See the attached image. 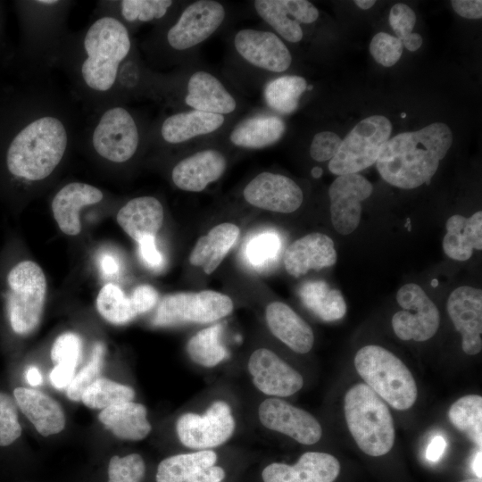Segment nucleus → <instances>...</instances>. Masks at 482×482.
<instances>
[{
	"label": "nucleus",
	"instance_id": "obj_1",
	"mask_svg": "<svg viewBox=\"0 0 482 482\" xmlns=\"http://www.w3.org/2000/svg\"><path fill=\"white\" fill-rule=\"evenodd\" d=\"M135 45L119 20L96 15L83 29L69 32L55 65L67 74L77 98L95 112L112 103L120 67Z\"/></svg>",
	"mask_w": 482,
	"mask_h": 482
},
{
	"label": "nucleus",
	"instance_id": "obj_2",
	"mask_svg": "<svg viewBox=\"0 0 482 482\" xmlns=\"http://www.w3.org/2000/svg\"><path fill=\"white\" fill-rule=\"evenodd\" d=\"M75 140V116L52 91L39 87L22 125L11 137L4 166L12 179L25 183L46 180L61 165Z\"/></svg>",
	"mask_w": 482,
	"mask_h": 482
},
{
	"label": "nucleus",
	"instance_id": "obj_3",
	"mask_svg": "<svg viewBox=\"0 0 482 482\" xmlns=\"http://www.w3.org/2000/svg\"><path fill=\"white\" fill-rule=\"evenodd\" d=\"M228 15L227 6L216 0L179 4L170 17L154 28L141 48L152 66L184 64L194 50L223 26Z\"/></svg>",
	"mask_w": 482,
	"mask_h": 482
},
{
	"label": "nucleus",
	"instance_id": "obj_4",
	"mask_svg": "<svg viewBox=\"0 0 482 482\" xmlns=\"http://www.w3.org/2000/svg\"><path fill=\"white\" fill-rule=\"evenodd\" d=\"M452 142V131L443 122L397 134L383 145L376 161L377 170L384 180L400 188L429 184Z\"/></svg>",
	"mask_w": 482,
	"mask_h": 482
},
{
	"label": "nucleus",
	"instance_id": "obj_5",
	"mask_svg": "<svg viewBox=\"0 0 482 482\" xmlns=\"http://www.w3.org/2000/svg\"><path fill=\"white\" fill-rule=\"evenodd\" d=\"M149 98L175 111L195 110L232 117L241 109L234 89L205 69L168 73L152 70Z\"/></svg>",
	"mask_w": 482,
	"mask_h": 482
},
{
	"label": "nucleus",
	"instance_id": "obj_6",
	"mask_svg": "<svg viewBox=\"0 0 482 482\" xmlns=\"http://www.w3.org/2000/svg\"><path fill=\"white\" fill-rule=\"evenodd\" d=\"M151 125L127 104L111 103L93 112L82 140L100 160L121 165L149 142Z\"/></svg>",
	"mask_w": 482,
	"mask_h": 482
},
{
	"label": "nucleus",
	"instance_id": "obj_7",
	"mask_svg": "<svg viewBox=\"0 0 482 482\" xmlns=\"http://www.w3.org/2000/svg\"><path fill=\"white\" fill-rule=\"evenodd\" d=\"M46 295V278L37 262L21 260L8 268L2 301L6 321L14 335L27 337L38 327Z\"/></svg>",
	"mask_w": 482,
	"mask_h": 482
},
{
	"label": "nucleus",
	"instance_id": "obj_8",
	"mask_svg": "<svg viewBox=\"0 0 482 482\" xmlns=\"http://www.w3.org/2000/svg\"><path fill=\"white\" fill-rule=\"evenodd\" d=\"M344 410L348 429L363 453L377 457L392 449V415L386 403L369 386H353L345 394Z\"/></svg>",
	"mask_w": 482,
	"mask_h": 482
},
{
	"label": "nucleus",
	"instance_id": "obj_9",
	"mask_svg": "<svg viewBox=\"0 0 482 482\" xmlns=\"http://www.w3.org/2000/svg\"><path fill=\"white\" fill-rule=\"evenodd\" d=\"M354 366L366 385L393 408L404 411L414 404V378L393 353L379 345L363 346L356 353Z\"/></svg>",
	"mask_w": 482,
	"mask_h": 482
},
{
	"label": "nucleus",
	"instance_id": "obj_10",
	"mask_svg": "<svg viewBox=\"0 0 482 482\" xmlns=\"http://www.w3.org/2000/svg\"><path fill=\"white\" fill-rule=\"evenodd\" d=\"M28 6V33L30 54L38 71L54 66L68 36L67 19L72 1L36 0Z\"/></svg>",
	"mask_w": 482,
	"mask_h": 482
},
{
	"label": "nucleus",
	"instance_id": "obj_11",
	"mask_svg": "<svg viewBox=\"0 0 482 482\" xmlns=\"http://www.w3.org/2000/svg\"><path fill=\"white\" fill-rule=\"evenodd\" d=\"M391 132V121L385 116L373 115L362 120L342 139L328 162L329 171L337 176L353 174L376 163Z\"/></svg>",
	"mask_w": 482,
	"mask_h": 482
},
{
	"label": "nucleus",
	"instance_id": "obj_12",
	"mask_svg": "<svg viewBox=\"0 0 482 482\" xmlns=\"http://www.w3.org/2000/svg\"><path fill=\"white\" fill-rule=\"evenodd\" d=\"M233 308L229 296L212 290L169 294L160 301L153 322L159 327L211 323L230 314Z\"/></svg>",
	"mask_w": 482,
	"mask_h": 482
},
{
	"label": "nucleus",
	"instance_id": "obj_13",
	"mask_svg": "<svg viewBox=\"0 0 482 482\" xmlns=\"http://www.w3.org/2000/svg\"><path fill=\"white\" fill-rule=\"evenodd\" d=\"M236 429V420L229 403L212 402L203 414L186 412L176 422L180 443L195 451L212 450L230 439Z\"/></svg>",
	"mask_w": 482,
	"mask_h": 482
},
{
	"label": "nucleus",
	"instance_id": "obj_14",
	"mask_svg": "<svg viewBox=\"0 0 482 482\" xmlns=\"http://www.w3.org/2000/svg\"><path fill=\"white\" fill-rule=\"evenodd\" d=\"M231 45L242 63L262 74H280L292 64L290 50L271 30L240 29L233 35Z\"/></svg>",
	"mask_w": 482,
	"mask_h": 482
},
{
	"label": "nucleus",
	"instance_id": "obj_15",
	"mask_svg": "<svg viewBox=\"0 0 482 482\" xmlns=\"http://www.w3.org/2000/svg\"><path fill=\"white\" fill-rule=\"evenodd\" d=\"M396 301L403 310L393 315L392 327L400 339L422 342L436 333L439 311L419 285H403L397 291Z\"/></svg>",
	"mask_w": 482,
	"mask_h": 482
},
{
	"label": "nucleus",
	"instance_id": "obj_16",
	"mask_svg": "<svg viewBox=\"0 0 482 482\" xmlns=\"http://www.w3.org/2000/svg\"><path fill=\"white\" fill-rule=\"evenodd\" d=\"M230 118L195 110L175 111L151 125L149 142L178 146L223 130Z\"/></svg>",
	"mask_w": 482,
	"mask_h": 482
},
{
	"label": "nucleus",
	"instance_id": "obj_17",
	"mask_svg": "<svg viewBox=\"0 0 482 482\" xmlns=\"http://www.w3.org/2000/svg\"><path fill=\"white\" fill-rule=\"evenodd\" d=\"M257 412L264 428L286 435L300 444L311 445L321 438L322 428L316 418L284 399L268 397L261 402Z\"/></svg>",
	"mask_w": 482,
	"mask_h": 482
},
{
	"label": "nucleus",
	"instance_id": "obj_18",
	"mask_svg": "<svg viewBox=\"0 0 482 482\" xmlns=\"http://www.w3.org/2000/svg\"><path fill=\"white\" fill-rule=\"evenodd\" d=\"M247 370L254 386L269 397H287L303 386V376L268 348H258L252 353Z\"/></svg>",
	"mask_w": 482,
	"mask_h": 482
},
{
	"label": "nucleus",
	"instance_id": "obj_19",
	"mask_svg": "<svg viewBox=\"0 0 482 482\" xmlns=\"http://www.w3.org/2000/svg\"><path fill=\"white\" fill-rule=\"evenodd\" d=\"M372 184L353 173L336 178L328 188L331 222L342 235L352 233L359 225L362 202L372 194Z\"/></svg>",
	"mask_w": 482,
	"mask_h": 482
},
{
	"label": "nucleus",
	"instance_id": "obj_20",
	"mask_svg": "<svg viewBox=\"0 0 482 482\" xmlns=\"http://www.w3.org/2000/svg\"><path fill=\"white\" fill-rule=\"evenodd\" d=\"M245 200L251 205L270 212L290 213L303 201L301 187L290 178L270 171L257 174L243 190Z\"/></svg>",
	"mask_w": 482,
	"mask_h": 482
},
{
	"label": "nucleus",
	"instance_id": "obj_21",
	"mask_svg": "<svg viewBox=\"0 0 482 482\" xmlns=\"http://www.w3.org/2000/svg\"><path fill=\"white\" fill-rule=\"evenodd\" d=\"M447 312L461 335L465 353L475 355L482 350V291L462 286L454 289L447 300Z\"/></svg>",
	"mask_w": 482,
	"mask_h": 482
},
{
	"label": "nucleus",
	"instance_id": "obj_22",
	"mask_svg": "<svg viewBox=\"0 0 482 482\" xmlns=\"http://www.w3.org/2000/svg\"><path fill=\"white\" fill-rule=\"evenodd\" d=\"M226 155L218 148L205 147L179 160L171 169L172 183L187 192H201L221 178L227 170Z\"/></svg>",
	"mask_w": 482,
	"mask_h": 482
},
{
	"label": "nucleus",
	"instance_id": "obj_23",
	"mask_svg": "<svg viewBox=\"0 0 482 482\" xmlns=\"http://www.w3.org/2000/svg\"><path fill=\"white\" fill-rule=\"evenodd\" d=\"M340 472L337 459L326 453L307 452L294 465L272 462L262 471L263 482H334Z\"/></svg>",
	"mask_w": 482,
	"mask_h": 482
},
{
	"label": "nucleus",
	"instance_id": "obj_24",
	"mask_svg": "<svg viewBox=\"0 0 482 482\" xmlns=\"http://www.w3.org/2000/svg\"><path fill=\"white\" fill-rule=\"evenodd\" d=\"M104 192L88 183L73 181L62 186L54 195L51 208L54 218L62 233L77 236L81 231L80 211L99 204Z\"/></svg>",
	"mask_w": 482,
	"mask_h": 482
},
{
	"label": "nucleus",
	"instance_id": "obj_25",
	"mask_svg": "<svg viewBox=\"0 0 482 482\" xmlns=\"http://www.w3.org/2000/svg\"><path fill=\"white\" fill-rule=\"evenodd\" d=\"M179 6L171 0L99 1L96 15H109L119 20L130 33L141 25L162 23Z\"/></svg>",
	"mask_w": 482,
	"mask_h": 482
},
{
	"label": "nucleus",
	"instance_id": "obj_26",
	"mask_svg": "<svg viewBox=\"0 0 482 482\" xmlns=\"http://www.w3.org/2000/svg\"><path fill=\"white\" fill-rule=\"evenodd\" d=\"M337 262L333 240L327 235L310 233L293 242L285 251L284 265L287 273L295 278L310 270H319Z\"/></svg>",
	"mask_w": 482,
	"mask_h": 482
},
{
	"label": "nucleus",
	"instance_id": "obj_27",
	"mask_svg": "<svg viewBox=\"0 0 482 482\" xmlns=\"http://www.w3.org/2000/svg\"><path fill=\"white\" fill-rule=\"evenodd\" d=\"M286 129V122L279 115L258 112L236 122L229 130L228 140L238 148L262 149L278 142Z\"/></svg>",
	"mask_w": 482,
	"mask_h": 482
},
{
	"label": "nucleus",
	"instance_id": "obj_28",
	"mask_svg": "<svg viewBox=\"0 0 482 482\" xmlns=\"http://www.w3.org/2000/svg\"><path fill=\"white\" fill-rule=\"evenodd\" d=\"M12 395L21 412L40 435L48 436L64 428V412L61 405L49 395L26 386L14 387Z\"/></svg>",
	"mask_w": 482,
	"mask_h": 482
},
{
	"label": "nucleus",
	"instance_id": "obj_29",
	"mask_svg": "<svg viewBox=\"0 0 482 482\" xmlns=\"http://www.w3.org/2000/svg\"><path fill=\"white\" fill-rule=\"evenodd\" d=\"M265 318L270 332L291 350L302 354L311 351L314 343L313 331L287 304L282 302L269 303Z\"/></svg>",
	"mask_w": 482,
	"mask_h": 482
},
{
	"label": "nucleus",
	"instance_id": "obj_30",
	"mask_svg": "<svg viewBox=\"0 0 482 482\" xmlns=\"http://www.w3.org/2000/svg\"><path fill=\"white\" fill-rule=\"evenodd\" d=\"M164 211L154 196H137L128 201L117 212L120 228L132 239L138 242L146 236L155 237L162 226Z\"/></svg>",
	"mask_w": 482,
	"mask_h": 482
},
{
	"label": "nucleus",
	"instance_id": "obj_31",
	"mask_svg": "<svg viewBox=\"0 0 482 482\" xmlns=\"http://www.w3.org/2000/svg\"><path fill=\"white\" fill-rule=\"evenodd\" d=\"M446 234L443 239L445 254L456 261H467L473 250L482 249V212L465 218L456 214L446 221Z\"/></svg>",
	"mask_w": 482,
	"mask_h": 482
},
{
	"label": "nucleus",
	"instance_id": "obj_32",
	"mask_svg": "<svg viewBox=\"0 0 482 482\" xmlns=\"http://www.w3.org/2000/svg\"><path fill=\"white\" fill-rule=\"evenodd\" d=\"M98 419L115 436L123 440H142L152 429L145 406L133 401L102 410Z\"/></svg>",
	"mask_w": 482,
	"mask_h": 482
},
{
	"label": "nucleus",
	"instance_id": "obj_33",
	"mask_svg": "<svg viewBox=\"0 0 482 482\" xmlns=\"http://www.w3.org/2000/svg\"><path fill=\"white\" fill-rule=\"evenodd\" d=\"M239 233V228L232 223L213 227L197 240L189 255V262L202 267L205 274H212L237 242Z\"/></svg>",
	"mask_w": 482,
	"mask_h": 482
},
{
	"label": "nucleus",
	"instance_id": "obj_34",
	"mask_svg": "<svg viewBox=\"0 0 482 482\" xmlns=\"http://www.w3.org/2000/svg\"><path fill=\"white\" fill-rule=\"evenodd\" d=\"M151 75L152 70L142 60L138 47L135 45L120 67L112 103L128 104L135 99L149 98Z\"/></svg>",
	"mask_w": 482,
	"mask_h": 482
},
{
	"label": "nucleus",
	"instance_id": "obj_35",
	"mask_svg": "<svg viewBox=\"0 0 482 482\" xmlns=\"http://www.w3.org/2000/svg\"><path fill=\"white\" fill-rule=\"evenodd\" d=\"M307 86L306 79L298 75L271 78L263 85V101L273 112L281 115L291 114L297 110Z\"/></svg>",
	"mask_w": 482,
	"mask_h": 482
},
{
	"label": "nucleus",
	"instance_id": "obj_36",
	"mask_svg": "<svg viewBox=\"0 0 482 482\" xmlns=\"http://www.w3.org/2000/svg\"><path fill=\"white\" fill-rule=\"evenodd\" d=\"M299 294L304 305L322 320H339L346 312L341 292L330 288L324 281L306 282L302 286Z\"/></svg>",
	"mask_w": 482,
	"mask_h": 482
},
{
	"label": "nucleus",
	"instance_id": "obj_37",
	"mask_svg": "<svg viewBox=\"0 0 482 482\" xmlns=\"http://www.w3.org/2000/svg\"><path fill=\"white\" fill-rule=\"evenodd\" d=\"M217 459L213 450H196L167 457L157 467L156 482H186L199 470L214 465Z\"/></svg>",
	"mask_w": 482,
	"mask_h": 482
},
{
	"label": "nucleus",
	"instance_id": "obj_38",
	"mask_svg": "<svg viewBox=\"0 0 482 482\" xmlns=\"http://www.w3.org/2000/svg\"><path fill=\"white\" fill-rule=\"evenodd\" d=\"M222 327L215 324L204 328L190 337L187 344V353L196 364L204 368H213L223 362L228 355L220 337Z\"/></svg>",
	"mask_w": 482,
	"mask_h": 482
},
{
	"label": "nucleus",
	"instance_id": "obj_39",
	"mask_svg": "<svg viewBox=\"0 0 482 482\" xmlns=\"http://www.w3.org/2000/svg\"><path fill=\"white\" fill-rule=\"evenodd\" d=\"M253 6L256 14L282 40L295 44L303 39L302 25L289 15L282 0H255Z\"/></svg>",
	"mask_w": 482,
	"mask_h": 482
},
{
	"label": "nucleus",
	"instance_id": "obj_40",
	"mask_svg": "<svg viewBox=\"0 0 482 482\" xmlns=\"http://www.w3.org/2000/svg\"><path fill=\"white\" fill-rule=\"evenodd\" d=\"M450 422L481 448L482 397L468 395L455 401L448 411Z\"/></svg>",
	"mask_w": 482,
	"mask_h": 482
},
{
	"label": "nucleus",
	"instance_id": "obj_41",
	"mask_svg": "<svg viewBox=\"0 0 482 482\" xmlns=\"http://www.w3.org/2000/svg\"><path fill=\"white\" fill-rule=\"evenodd\" d=\"M135 390L126 385L105 378H96L81 395L80 401L91 409H105L133 401Z\"/></svg>",
	"mask_w": 482,
	"mask_h": 482
},
{
	"label": "nucleus",
	"instance_id": "obj_42",
	"mask_svg": "<svg viewBox=\"0 0 482 482\" xmlns=\"http://www.w3.org/2000/svg\"><path fill=\"white\" fill-rule=\"evenodd\" d=\"M96 305L99 314L108 322L123 325L136 318L129 297L112 283L104 285L99 291Z\"/></svg>",
	"mask_w": 482,
	"mask_h": 482
},
{
	"label": "nucleus",
	"instance_id": "obj_43",
	"mask_svg": "<svg viewBox=\"0 0 482 482\" xmlns=\"http://www.w3.org/2000/svg\"><path fill=\"white\" fill-rule=\"evenodd\" d=\"M416 23L414 11L405 4L393 5L389 12V24L404 47L409 51H417L422 45V37L412 32Z\"/></svg>",
	"mask_w": 482,
	"mask_h": 482
},
{
	"label": "nucleus",
	"instance_id": "obj_44",
	"mask_svg": "<svg viewBox=\"0 0 482 482\" xmlns=\"http://www.w3.org/2000/svg\"><path fill=\"white\" fill-rule=\"evenodd\" d=\"M18 410L13 395L0 390V448L12 446L21 436Z\"/></svg>",
	"mask_w": 482,
	"mask_h": 482
},
{
	"label": "nucleus",
	"instance_id": "obj_45",
	"mask_svg": "<svg viewBox=\"0 0 482 482\" xmlns=\"http://www.w3.org/2000/svg\"><path fill=\"white\" fill-rule=\"evenodd\" d=\"M105 348L102 343H96L92 350L90 361L73 377L67 386V396L71 401H80L84 391L101 373Z\"/></svg>",
	"mask_w": 482,
	"mask_h": 482
},
{
	"label": "nucleus",
	"instance_id": "obj_46",
	"mask_svg": "<svg viewBox=\"0 0 482 482\" xmlns=\"http://www.w3.org/2000/svg\"><path fill=\"white\" fill-rule=\"evenodd\" d=\"M145 474V464L138 453L123 457L113 456L108 466V482H142Z\"/></svg>",
	"mask_w": 482,
	"mask_h": 482
},
{
	"label": "nucleus",
	"instance_id": "obj_47",
	"mask_svg": "<svg viewBox=\"0 0 482 482\" xmlns=\"http://www.w3.org/2000/svg\"><path fill=\"white\" fill-rule=\"evenodd\" d=\"M403 46L399 38L386 32L377 33L370 44V53L374 60L385 66L395 65L402 56Z\"/></svg>",
	"mask_w": 482,
	"mask_h": 482
},
{
	"label": "nucleus",
	"instance_id": "obj_48",
	"mask_svg": "<svg viewBox=\"0 0 482 482\" xmlns=\"http://www.w3.org/2000/svg\"><path fill=\"white\" fill-rule=\"evenodd\" d=\"M81 340L74 333L59 336L52 347L51 358L55 365L76 369L81 353Z\"/></svg>",
	"mask_w": 482,
	"mask_h": 482
},
{
	"label": "nucleus",
	"instance_id": "obj_49",
	"mask_svg": "<svg viewBox=\"0 0 482 482\" xmlns=\"http://www.w3.org/2000/svg\"><path fill=\"white\" fill-rule=\"evenodd\" d=\"M279 249L277 235L265 232L254 237L247 245V260L254 266H262L274 258Z\"/></svg>",
	"mask_w": 482,
	"mask_h": 482
},
{
	"label": "nucleus",
	"instance_id": "obj_50",
	"mask_svg": "<svg viewBox=\"0 0 482 482\" xmlns=\"http://www.w3.org/2000/svg\"><path fill=\"white\" fill-rule=\"evenodd\" d=\"M342 139L332 131H320L314 135L310 145V155L317 162L330 161L337 154Z\"/></svg>",
	"mask_w": 482,
	"mask_h": 482
},
{
	"label": "nucleus",
	"instance_id": "obj_51",
	"mask_svg": "<svg viewBox=\"0 0 482 482\" xmlns=\"http://www.w3.org/2000/svg\"><path fill=\"white\" fill-rule=\"evenodd\" d=\"M282 2L289 15L300 24H312L319 18V10L309 1L282 0Z\"/></svg>",
	"mask_w": 482,
	"mask_h": 482
},
{
	"label": "nucleus",
	"instance_id": "obj_52",
	"mask_svg": "<svg viewBox=\"0 0 482 482\" xmlns=\"http://www.w3.org/2000/svg\"><path fill=\"white\" fill-rule=\"evenodd\" d=\"M129 300L136 314H142L156 304L158 292L150 285H140L133 290Z\"/></svg>",
	"mask_w": 482,
	"mask_h": 482
},
{
	"label": "nucleus",
	"instance_id": "obj_53",
	"mask_svg": "<svg viewBox=\"0 0 482 482\" xmlns=\"http://www.w3.org/2000/svg\"><path fill=\"white\" fill-rule=\"evenodd\" d=\"M138 252L142 262L150 269H160L163 263V257L155 245V237L146 236L138 242Z\"/></svg>",
	"mask_w": 482,
	"mask_h": 482
},
{
	"label": "nucleus",
	"instance_id": "obj_54",
	"mask_svg": "<svg viewBox=\"0 0 482 482\" xmlns=\"http://www.w3.org/2000/svg\"><path fill=\"white\" fill-rule=\"evenodd\" d=\"M451 4L454 12L466 19H480L482 16V1L453 0Z\"/></svg>",
	"mask_w": 482,
	"mask_h": 482
},
{
	"label": "nucleus",
	"instance_id": "obj_55",
	"mask_svg": "<svg viewBox=\"0 0 482 482\" xmlns=\"http://www.w3.org/2000/svg\"><path fill=\"white\" fill-rule=\"evenodd\" d=\"M225 476L226 472L224 469L214 464L199 470L186 482H222Z\"/></svg>",
	"mask_w": 482,
	"mask_h": 482
},
{
	"label": "nucleus",
	"instance_id": "obj_56",
	"mask_svg": "<svg viewBox=\"0 0 482 482\" xmlns=\"http://www.w3.org/2000/svg\"><path fill=\"white\" fill-rule=\"evenodd\" d=\"M74 376L75 369L55 365L50 373V381L54 387L61 389L68 386Z\"/></svg>",
	"mask_w": 482,
	"mask_h": 482
},
{
	"label": "nucleus",
	"instance_id": "obj_57",
	"mask_svg": "<svg viewBox=\"0 0 482 482\" xmlns=\"http://www.w3.org/2000/svg\"><path fill=\"white\" fill-rule=\"evenodd\" d=\"M445 445H446V443L443 436H435L431 440V442L429 443L427 448V452H426L427 459L433 462L438 461L445 452Z\"/></svg>",
	"mask_w": 482,
	"mask_h": 482
},
{
	"label": "nucleus",
	"instance_id": "obj_58",
	"mask_svg": "<svg viewBox=\"0 0 482 482\" xmlns=\"http://www.w3.org/2000/svg\"><path fill=\"white\" fill-rule=\"evenodd\" d=\"M101 269L105 275H113L119 270V264L111 254H104L100 262Z\"/></svg>",
	"mask_w": 482,
	"mask_h": 482
},
{
	"label": "nucleus",
	"instance_id": "obj_59",
	"mask_svg": "<svg viewBox=\"0 0 482 482\" xmlns=\"http://www.w3.org/2000/svg\"><path fill=\"white\" fill-rule=\"evenodd\" d=\"M25 378L27 382L32 386H37L42 383V376L39 370L35 366H30L26 370Z\"/></svg>",
	"mask_w": 482,
	"mask_h": 482
},
{
	"label": "nucleus",
	"instance_id": "obj_60",
	"mask_svg": "<svg viewBox=\"0 0 482 482\" xmlns=\"http://www.w3.org/2000/svg\"><path fill=\"white\" fill-rule=\"evenodd\" d=\"M472 470L477 478H482V452L481 449L476 453L472 461Z\"/></svg>",
	"mask_w": 482,
	"mask_h": 482
},
{
	"label": "nucleus",
	"instance_id": "obj_61",
	"mask_svg": "<svg viewBox=\"0 0 482 482\" xmlns=\"http://www.w3.org/2000/svg\"><path fill=\"white\" fill-rule=\"evenodd\" d=\"M354 4L362 10H368L371 8L375 4L376 1L374 0H356L354 1Z\"/></svg>",
	"mask_w": 482,
	"mask_h": 482
},
{
	"label": "nucleus",
	"instance_id": "obj_62",
	"mask_svg": "<svg viewBox=\"0 0 482 482\" xmlns=\"http://www.w3.org/2000/svg\"><path fill=\"white\" fill-rule=\"evenodd\" d=\"M312 173L313 177L319 178L320 176H321L322 170L320 167H315L312 169Z\"/></svg>",
	"mask_w": 482,
	"mask_h": 482
},
{
	"label": "nucleus",
	"instance_id": "obj_63",
	"mask_svg": "<svg viewBox=\"0 0 482 482\" xmlns=\"http://www.w3.org/2000/svg\"><path fill=\"white\" fill-rule=\"evenodd\" d=\"M460 482H482V479L481 478H467V479H464V480H461Z\"/></svg>",
	"mask_w": 482,
	"mask_h": 482
},
{
	"label": "nucleus",
	"instance_id": "obj_64",
	"mask_svg": "<svg viewBox=\"0 0 482 482\" xmlns=\"http://www.w3.org/2000/svg\"><path fill=\"white\" fill-rule=\"evenodd\" d=\"M401 117H402V118H405V117H406V113L402 112V113H401Z\"/></svg>",
	"mask_w": 482,
	"mask_h": 482
}]
</instances>
